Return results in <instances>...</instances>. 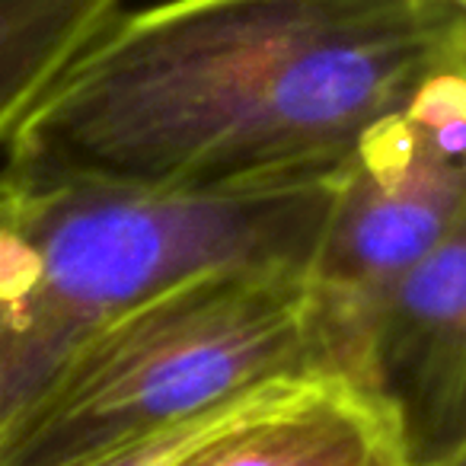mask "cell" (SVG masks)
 <instances>
[{"instance_id": "obj_5", "label": "cell", "mask_w": 466, "mask_h": 466, "mask_svg": "<svg viewBox=\"0 0 466 466\" xmlns=\"http://www.w3.org/2000/svg\"><path fill=\"white\" fill-rule=\"evenodd\" d=\"M358 387L390 412L406 466L466 453V224L377 300Z\"/></svg>"}, {"instance_id": "obj_9", "label": "cell", "mask_w": 466, "mask_h": 466, "mask_svg": "<svg viewBox=\"0 0 466 466\" xmlns=\"http://www.w3.org/2000/svg\"><path fill=\"white\" fill-rule=\"evenodd\" d=\"M29 266V240L23 227L20 188L0 173V298Z\"/></svg>"}, {"instance_id": "obj_6", "label": "cell", "mask_w": 466, "mask_h": 466, "mask_svg": "<svg viewBox=\"0 0 466 466\" xmlns=\"http://www.w3.org/2000/svg\"><path fill=\"white\" fill-rule=\"evenodd\" d=\"M169 466H406V453L368 390L319 377L208 434Z\"/></svg>"}, {"instance_id": "obj_10", "label": "cell", "mask_w": 466, "mask_h": 466, "mask_svg": "<svg viewBox=\"0 0 466 466\" xmlns=\"http://www.w3.org/2000/svg\"><path fill=\"white\" fill-rule=\"evenodd\" d=\"M431 466H466V453H460V457L444 460V463H431Z\"/></svg>"}, {"instance_id": "obj_11", "label": "cell", "mask_w": 466, "mask_h": 466, "mask_svg": "<svg viewBox=\"0 0 466 466\" xmlns=\"http://www.w3.org/2000/svg\"><path fill=\"white\" fill-rule=\"evenodd\" d=\"M460 4H466V0H460Z\"/></svg>"}, {"instance_id": "obj_3", "label": "cell", "mask_w": 466, "mask_h": 466, "mask_svg": "<svg viewBox=\"0 0 466 466\" xmlns=\"http://www.w3.org/2000/svg\"><path fill=\"white\" fill-rule=\"evenodd\" d=\"M336 179L237 195L10 179L29 266L0 298V444L77 351L150 294L211 268L310 272Z\"/></svg>"}, {"instance_id": "obj_8", "label": "cell", "mask_w": 466, "mask_h": 466, "mask_svg": "<svg viewBox=\"0 0 466 466\" xmlns=\"http://www.w3.org/2000/svg\"><path fill=\"white\" fill-rule=\"evenodd\" d=\"M294 383H304V380L266 383V387L253 390V393L240 396V400L227 402V406L214 409V412L198 415V419H192V421H182V425L169 428V431H160V434H154V438H147V441L128 444V447H122V451H116V453H106V457L93 460V463H86V466H169L176 457H182L188 447H195L198 441H205L208 434L220 431L224 425L243 419V415L256 412V409L266 406V402H272L275 396H281L288 387H294Z\"/></svg>"}, {"instance_id": "obj_4", "label": "cell", "mask_w": 466, "mask_h": 466, "mask_svg": "<svg viewBox=\"0 0 466 466\" xmlns=\"http://www.w3.org/2000/svg\"><path fill=\"white\" fill-rule=\"evenodd\" d=\"M463 224V154H451L406 109L377 125L339 173L307 272L361 355L377 300Z\"/></svg>"}, {"instance_id": "obj_1", "label": "cell", "mask_w": 466, "mask_h": 466, "mask_svg": "<svg viewBox=\"0 0 466 466\" xmlns=\"http://www.w3.org/2000/svg\"><path fill=\"white\" fill-rule=\"evenodd\" d=\"M460 0H163L118 10L10 131L26 186L237 195L336 179L438 71Z\"/></svg>"}, {"instance_id": "obj_2", "label": "cell", "mask_w": 466, "mask_h": 466, "mask_svg": "<svg viewBox=\"0 0 466 466\" xmlns=\"http://www.w3.org/2000/svg\"><path fill=\"white\" fill-rule=\"evenodd\" d=\"M345 377L358 355L310 275L211 268L118 313L0 444V466H86L266 383Z\"/></svg>"}, {"instance_id": "obj_7", "label": "cell", "mask_w": 466, "mask_h": 466, "mask_svg": "<svg viewBox=\"0 0 466 466\" xmlns=\"http://www.w3.org/2000/svg\"><path fill=\"white\" fill-rule=\"evenodd\" d=\"M125 0H0V147Z\"/></svg>"}]
</instances>
